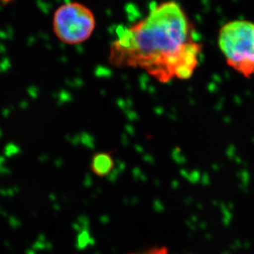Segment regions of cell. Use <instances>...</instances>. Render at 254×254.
Returning <instances> with one entry per match:
<instances>
[{"mask_svg":"<svg viewBox=\"0 0 254 254\" xmlns=\"http://www.w3.org/2000/svg\"><path fill=\"white\" fill-rule=\"evenodd\" d=\"M169 254L168 249L165 247L162 248H154L152 250H149L148 252L144 253V254Z\"/></svg>","mask_w":254,"mask_h":254,"instance_id":"5b68a950","label":"cell"},{"mask_svg":"<svg viewBox=\"0 0 254 254\" xmlns=\"http://www.w3.org/2000/svg\"><path fill=\"white\" fill-rule=\"evenodd\" d=\"M91 168L98 176H107L114 168V160L108 153H98L93 156Z\"/></svg>","mask_w":254,"mask_h":254,"instance_id":"277c9868","label":"cell"},{"mask_svg":"<svg viewBox=\"0 0 254 254\" xmlns=\"http://www.w3.org/2000/svg\"><path fill=\"white\" fill-rule=\"evenodd\" d=\"M53 30L57 38L64 44L78 45L88 41L96 28L93 11L78 2L61 5L54 13Z\"/></svg>","mask_w":254,"mask_h":254,"instance_id":"3957f363","label":"cell"},{"mask_svg":"<svg viewBox=\"0 0 254 254\" xmlns=\"http://www.w3.org/2000/svg\"><path fill=\"white\" fill-rule=\"evenodd\" d=\"M202 50L191 37L181 5L165 1L154 4L147 17L130 27L118 28L108 61L117 67L144 68L162 82L185 80L197 68Z\"/></svg>","mask_w":254,"mask_h":254,"instance_id":"6da1fadb","label":"cell"},{"mask_svg":"<svg viewBox=\"0 0 254 254\" xmlns=\"http://www.w3.org/2000/svg\"><path fill=\"white\" fill-rule=\"evenodd\" d=\"M2 1H3V2H9L11 0H2Z\"/></svg>","mask_w":254,"mask_h":254,"instance_id":"8992f818","label":"cell"},{"mask_svg":"<svg viewBox=\"0 0 254 254\" xmlns=\"http://www.w3.org/2000/svg\"><path fill=\"white\" fill-rule=\"evenodd\" d=\"M218 44L228 65L245 78L254 75V22L234 20L225 23Z\"/></svg>","mask_w":254,"mask_h":254,"instance_id":"7a4b0ae2","label":"cell"}]
</instances>
